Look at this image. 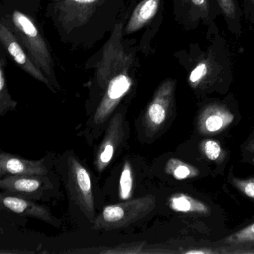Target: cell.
<instances>
[{
  "mask_svg": "<svg viewBox=\"0 0 254 254\" xmlns=\"http://www.w3.org/2000/svg\"><path fill=\"white\" fill-rule=\"evenodd\" d=\"M247 148H248L251 152H252L253 154H254V137L250 141L249 144H248Z\"/></svg>",
  "mask_w": 254,
  "mask_h": 254,
  "instance_id": "25",
  "label": "cell"
},
{
  "mask_svg": "<svg viewBox=\"0 0 254 254\" xmlns=\"http://www.w3.org/2000/svg\"><path fill=\"white\" fill-rule=\"evenodd\" d=\"M225 242L230 245L254 244V223L227 237Z\"/></svg>",
  "mask_w": 254,
  "mask_h": 254,
  "instance_id": "18",
  "label": "cell"
},
{
  "mask_svg": "<svg viewBox=\"0 0 254 254\" xmlns=\"http://www.w3.org/2000/svg\"><path fill=\"white\" fill-rule=\"evenodd\" d=\"M212 253V251H201V250H193V251H187L186 254H210Z\"/></svg>",
  "mask_w": 254,
  "mask_h": 254,
  "instance_id": "24",
  "label": "cell"
},
{
  "mask_svg": "<svg viewBox=\"0 0 254 254\" xmlns=\"http://www.w3.org/2000/svg\"><path fill=\"white\" fill-rule=\"evenodd\" d=\"M127 125L123 112L116 113L108 122L105 134L95 157V169L102 173L126 141Z\"/></svg>",
  "mask_w": 254,
  "mask_h": 254,
  "instance_id": "7",
  "label": "cell"
},
{
  "mask_svg": "<svg viewBox=\"0 0 254 254\" xmlns=\"http://www.w3.org/2000/svg\"><path fill=\"white\" fill-rule=\"evenodd\" d=\"M0 188L8 194L42 200L53 195L55 187L48 175H8L1 178Z\"/></svg>",
  "mask_w": 254,
  "mask_h": 254,
  "instance_id": "6",
  "label": "cell"
},
{
  "mask_svg": "<svg viewBox=\"0 0 254 254\" xmlns=\"http://www.w3.org/2000/svg\"><path fill=\"white\" fill-rule=\"evenodd\" d=\"M7 62L2 58L0 60V116L6 114L8 111H14L17 106V102L14 101L8 92L7 86L6 75L5 66Z\"/></svg>",
  "mask_w": 254,
  "mask_h": 254,
  "instance_id": "15",
  "label": "cell"
},
{
  "mask_svg": "<svg viewBox=\"0 0 254 254\" xmlns=\"http://www.w3.org/2000/svg\"><path fill=\"white\" fill-rule=\"evenodd\" d=\"M0 41L11 59L23 70L32 75L35 79L48 86L52 91L55 92V87L51 81L42 70L34 63L33 61L29 58L21 47V44L17 40V37L3 24V23L0 24Z\"/></svg>",
  "mask_w": 254,
  "mask_h": 254,
  "instance_id": "8",
  "label": "cell"
},
{
  "mask_svg": "<svg viewBox=\"0 0 254 254\" xmlns=\"http://www.w3.org/2000/svg\"><path fill=\"white\" fill-rule=\"evenodd\" d=\"M64 169V181L69 198L78 206L86 218L93 222L96 206L90 172L79 159L72 154L66 156Z\"/></svg>",
  "mask_w": 254,
  "mask_h": 254,
  "instance_id": "3",
  "label": "cell"
},
{
  "mask_svg": "<svg viewBox=\"0 0 254 254\" xmlns=\"http://www.w3.org/2000/svg\"><path fill=\"white\" fill-rule=\"evenodd\" d=\"M169 206L175 212L184 213H195L206 215L209 214L207 206L200 200L188 194H175L169 199Z\"/></svg>",
  "mask_w": 254,
  "mask_h": 254,
  "instance_id": "14",
  "label": "cell"
},
{
  "mask_svg": "<svg viewBox=\"0 0 254 254\" xmlns=\"http://www.w3.org/2000/svg\"><path fill=\"white\" fill-rule=\"evenodd\" d=\"M133 175L131 166L126 161L123 166L120 180V196L122 200H128L133 190Z\"/></svg>",
  "mask_w": 254,
  "mask_h": 254,
  "instance_id": "17",
  "label": "cell"
},
{
  "mask_svg": "<svg viewBox=\"0 0 254 254\" xmlns=\"http://www.w3.org/2000/svg\"><path fill=\"white\" fill-rule=\"evenodd\" d=\"M166 171L177 180L195 178L199 174L198 170L194 166L175 158L170 159L167 162Z\"/></svg>",
  "mask_w": 254,
  "mask_h": 254,
  "instance_id": "16",
  "label": "cell"
},
{
  "mask_svg": "<svg viewBox=\"0 0 254 254\" xmlns=\"http://www.w3.org/2000/svg\"><path fill=\"white\" fill-rule=\"evenodd\" d=\"M234 119V115L225 106L212 104L202 111L197 127L202 134H214L228 127Z\"/></svg>",
  "mask_w": 254,
  "mask_h": 254,
  "instance_id": "12",
  "label": "cell"
},
{
  "mask_svg": "<svg viewBox=\"0 0 254 254\" xmlns=\"http://www.w3.org/2000/svg\"><path fill=\"white\" fill-rule=\"evenodd\" d=\"M0 200L4 207L14 213L41 220L55 227L61 226L60 221L52 215L49 208L38 204L30 199L5 193L1 195Z\"/></svg>",
  "mask_w": 254,
  "mask_h": 254,
  "instance_id": "9",
  "label": "cell"
},
{
  "mask_svg": "<svg viewBox=\"0 0 254 254\" xmlns=\"http://www.w3.org/2000/svg\"><path fill=\"white\" fill-rule=\"evenodd\" d=\"M129 68H126L113 77L107 84L103 96L88 122L90 129H93L95 132L101 129L102 130L120 102L130 91L133 81L129 75Z\"/></svg>",
  "mask_w": 254,
  "mask_h": 254,
  "instance_id": "4",
  "label": "cell"
},
{
  "mask_svg": "<svg viewBox=\"0 0 254 254\" xmlns=\"http://www.w3.org/2000/svg\"><path fill=\"white\" fill-rule=\"evenodd\" d=\"M217 1L225 17L228 19H234L236 14V6L234 0H217Z\"/></svg>",
  "mask_w": 254,
  "mask_h": 254,
  "instance_id": "22",
  "label": "cell"
},
{
  "mask_svg": "<svg viewBox=\"0 0 254 254\" xmlns=\"http://www.w3.org/2000/svg\"><path fill=\"white\" fill-rule=\"evenodd\" d=\"M45 160H30L2 151L0 154V177L8 175H48Z\"/></svg>",
  "mask_w": 254,
  "mask_h": 254,
  "instance_id": "11",
  "label": "cell"
},
{
  "mask_svg": "<svg viewBox=\"0 0 254 254\" xmlns=\"http://www.w3.org/2000/svg\"><path fill=\"white\" fill-rule=\"evenodd\" d=\"M101 2L102 0H64L59 5L62 24L72 29L85 24Z\"/></svg>",
  "mask_w": 254,
  "mask_h": 254,
  "instance_id": "10",
  "label": "cell"
},
{
  "mask_svg": "<svg viewBox=\"0 0 254 254\" xmlns=\"http://www.w3.org/2000/svg\"><path fill=\"white\" fill-rule=\"evenodd\" d=\"M56 1H57V2H60V1H62V0H56Z\"/></svg>",
  "mask_w": 254,
  "mask_h": 254,
  "instance_id": "26",
  "label": "cell"
},
{
  "mask_svg": "<svg viewBox=\"0 0 254 254\" xmlns=\"http://www.w3.org/2000/svg\"><path fill=\"white\" fill-rule=\"evenodd\" d=\"M11 20L16 35L24 46L31 59L47 75L53 86L59 89L51 54L35 22L30 17L17 10L13 11Z\"/></svg>",
  "mask_w": 254,
  "mask_h": 254,
  "instance_id": "1",
  "label": "cell"
},
{
  "mask_svg": "<svg viewBox=\"0 0 254 254\" xmlns=\"http://www.w3.org/2000/svg\"><path fill=\"white\" fill-rule=\"evenodd\" d=\"M155 205V197L148 194L107 206L95 218L93 229L111 231L128 227L146 217L154 209Z\"/></svg>",
  "mask_w": 254,
  "mask_h": 254,
  "instance_id": "2",
  "label": "cell"
},
{
  "mask_svg": "<svg viewBox=\"0 0 254 254\" xmlns=\"http://www.w3.org/2000/svg\"><path fill=\"white\" fill-rule=\"evenodd\" d=\"M175 88V80L169 78L165 80L156 90L142 120V125L148 136L156 134L169 119L173 106Z\"/></svg>",
  "mask_w": 254,
  "mask_h": 254,
  "instance_id": "5",
  "label": "cell"
},
{
  "mask_svg": "<svg viewBox=\"0 0 254 254\" xmlns=\"http://www.w3.org/2000/svg\"><path fill=\"white\" fill-rule=\"evenodd\" d=\"M252 1H253V2H254V0H252Z\"/></svg>",
  "mask_w": 254,
  "mask_h": 254,
  "instance_id": "27",
  "label": "cell"
},
{
  "mask_svg": "<svg viewBox=\"0 0 254 254\" xmlns=\"http://www.w3.org/2000/svg\"><path fill=\"white\" fill-rule=\"evenodd\" d=\"M233 184L245 195L254 199V178L248 180L233 178Z\"/></svg>",
  "mask_w": 254,
  "mask_h": 254,
  "instance_id": "21",
  "label": "cell"
},
{
  "mask_svg": "<svg viewBox=\"0 0 254 254\" xmlns=\"http://www.w3.org/2000/svg\"><path fill=\"white\" fill-rule=\"evenodd\" d=\"M209 71H210L209 64L206 61L200 62L191 71V74L189 77L190 84L193 87H197L201 81L205 79V78H206L208 74L209 73Z\"/></svg>",
  "mask_w": 254,
  "mask_h": 254,
  "instance_id": "19",
  "label": "cell"
},
{
  "mask_svg": "<svg viewBox=\"0 0 254 254\" xmlns=\"http://www.w3.org/2000/svg\"><path fill=\"white\" fill-rule=\"evenodd\" d=\"M161 0H143L136 6L126 26V32L131 34L146 26L156 15Z\"/></svg>",
  "mask_w": 254,
  "mask_h": 254,
  "instance_id": "13",
  "label": "cell"
},
{
  "mask_svg": "<svg viewBox=\"0 0 254 254\" xmlns=\"http://www.w3.org/2000/svg\"><path fill=\"white\" fill-rule=\"evenodd\" d=\"M191 3L195 5L197 8H200L203 12L208 11V1L207 0H191Z\"/></svg>",
  "mask_w": 254,
  "mask_h": 254,
  "instance_id": "23",
  "label": "cell"
},
{
  "mask_svg": "<svg viewBox=\"0 0 254 254\" xmlns=\"http://www.w3.org/2000/svg\"><path fill=\"white\" fill-rule=\"evenodd\" d=\"M200 147H201L202 151L206 155V157L209 160H213V161L218 160L222 153L221 145L216 141L212 140V139L203 141Z\"/></svg>",
  "mask_w": 254,
  "mask_h": 254,
  "instance_id": "20",
  "label": "cell"
}]
</instances>
